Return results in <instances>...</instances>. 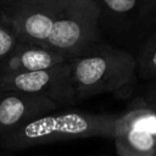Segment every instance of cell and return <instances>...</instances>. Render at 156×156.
I'll return each mask as SVG.
<instances>
[{
	"label": "cell",
	"mask_w": 156,
	"mask_h": 156,
	"mask_svg": "<svg viewBox=\"0 0 156 156\" xmlns=\"http://www.w3.org/2000/svg\"><path fill=\"white\" fill-rule=\"evenodd\" d=\"M77 102L132 87L138 71L136 56L106 41L93 44L69 58Z\"/></svg>",
	"instance_id": "6da1fadb"
},
{
	"label": "cell",
	"mask_w": 156,
	"mask_h": 156,
	"mask_svg": "<svg viewBox=\"0 0 156 156\" xmlns=\"http://www.w3.org/2000/svg\"><path fill=\"white\" fill-rule=\"evenodd\" d=\"M117 117L118 115L88 111L51 112L1 136L0 147L16 151L83 138L102 136L112 139Z\"/></svg>",
	"instance_id": "7a4b0ae2"
},
{
	"label": "cell",
	"mask_w": 156,
	"mask_h": 156,
	"mask_svg": "<svg viewBox=\"0 0 156 156\" xmlns=\"http://www.w3.org/2000/svg\"><path fill=\"white\" fill-rule=\"evenodd\" d=\"M101 38L127 51H140L156 29V5L147 0H95ZM130 52V51H129Z\"/></svg>",
	"instance_id": "3957f363"
},
{
	"label": "cell",
	"mask_w": 156,
	"mask_h": 156,
	"mask_svg": "<svg viewBox=\"0 0 156 156\" xmlns=\"http://www.w3.org/2000/svg\"><path fill=\"white\" fill-rule=\"evenodd\" d=\"M104 41L99 29V6L95 0H62L45 46L68 57Z\"/></svg>",
	"instance_id": "277c9868"
},
{
	"label": "cell",
	"mask_w": 156,
	"mask_h": 156,
	"mask_svg": "<svg viewBox=\"0 0 156 156\" xmlns=\"http://www.w3.org/2000/svg\"><path fill=\"white\" fill-rule=\"evenodd\" d=\"M112 140L118 156H154L156 106L136 102L118 115Z\"/></svg>",
	"instance_id": "5b68a950"
},
{
	"label": "cell",
	"mask_w": 156,
	"mask_h": 156,
	"mask_svg": "<svg viewBox=\"0 0 156 156\" xmlns=\"http://www.w3.org/2000/svg\"><path fill=\"white\" fill-rule=\"evenodd\" d=\"M0 89L21 90L46 96L60 106L78 104L72 82L69 60L57 66L0 76Z\"/></svg>",
	"instance_id": "8992f818"
},
{
	"label": "cell",
	"mask_w": 156,
	"mask_h": 156,
	"mask_svg": "<svg viewBox=\"0 0 156 156\" xmlns=\"http://www.w3.org/2000/svg\"><path fill=\"white\" fill-rule=\"evenodd\" d=\"M58 106L43 95L0 89V138L35 118L54 112Z\"/></svg>",
	"instance_id": "52a82bcc"
},
{
	"label": "cell",
	"mask_w": 156,
	"mask_h": 156,
	"mask_svg": "<svg viewBox=\"0 0 156 156\" xmlns=\"http://www.w3.org/2000/svg\"><path fill=\"white\" fill-rule=\"evenodd\" d=\"M61 2L62 0H41L1 15L13 24L20 41L45 46Z\"/></svg>",
	"instance_id": "ba28073f"
},
{
	"label": "cell",
	"mask_w": 156,
	"mask_h": 156,
	"mask_svg": "<svg viewBox=\"0 0 156 156\" xmlns=\"http://www.w3.org/2000/svg\"><path fill=\"white\" fill-rule=\"evenodd\" d=\"M71 57L44 45L20 41L13 51L0 63V76L46 69L68 61Z\"/></svg>",
	"instance_id": "9c48e42d"
},
{
	"label": "cell",
	"mask_w": 156,
	"mask_h": 156,
	"mask_svg": "<svg viewBox=\"0 0 156 156\" xmlns=\"http://www.w3.org/2000/svg\"><path fill=\"white\" fill-rule=\"evenodd\" d=\"M136 66L138 73L143 79H156V29L138 52Z\"/></svg>",
	"instance_id": "30bf717a"
},
{
	"label": "cell",
	"mask_w": 156,
	"mask_h": 156,
	"mask_svg": "<svg viewBox=\"0 0 156 156\" xmlns=\"http://www.w3.org/2000/svg\"><path fill=\"white\" fill-rule=\"evenodd\" d=\"M20 44L18 34L13 24L0 13V63Z\"/></svg>",
	"instance_id": "8fae6325"
},
{
	"label": "cell",
	"mask_w": 156,
	"mask_h": 156,
	"mask_svg": "<svg viewBox=\"0 0 156 156\" xmlns=\"http://www.w3.org/2000/svg\"><path fill=\"white\" fill-rule=\"evenodd\" d=\"M41 0H0V13H10L27 5L38 2Z\"/></svg>",
	"instance_id": "7c38bea8"
},
{
	"label": "cell",
	"mask_w": 156,
	"mask_h": 156,
	"mask_svg": "<svg viewBox=\"0 0 156 156\" xmlns=\"http://www.w3.org/2000/svg\"><path fill=\"white\" fill-rule=\"evenodd\" d=\"M147 1H150V2H152V4H155V5H156V0H147Z\"/></svg>",
	"instance_id": "4fadbf2b"
},
{
	"label": "cell",
	"mask_w": 156,
	"mask_h": 156,
	"mask_svg": "<svg viewBox=\"0 0 156 156\" xmlns=\"http://www.w3.org/2000/svg\"><path fill=\"white\" fill-rule=\"evenodd\" d=\"M154 156H156V147H155V152H154Z\"/></svg>",
	"instance_id": "5bb4252c"
}]
</instances>
